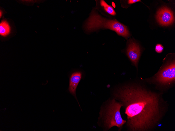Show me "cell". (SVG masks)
Masks as SVG:
<instances>
[{
	"label": "cell",
	"instance_id": "cell-7",
	"mask_svg": "<svg viewBox=\"0 0 175 131\" xmlns=\"http://www.w3.org/2000/svg\"><path fill=\"white\" fill-rule=\"evenodd\" d=\"M82 76V72L80 71H75L70 75L68 88L69 92L77 100L76 94V90Z\"/></svg>",
	"mask_w": 175,
	"mask_h": 131
},
{
	"label": "cell",
	"instance_id": "cell-6",
	"mask_svg": "<svg viewBox=\"0 0 175 131\" xmlns=\"http://www.w3.org/2000/svg\"><path fill=\"white\" fill-rule=\"evenodd\" d=\"M127 52L128 57L137 68L140 54L139 45L133 40L130 39L128 42Z\"/></svg>",
	"mask_w": 175,
	"mask_h": 131
},
{
	"label": "cell",
	"instance_id": "cell-12",
	"mask_svg": "<svg viewBox=\"0 0 175 131\" xmlns=\"http://www.w3.org/2000/svg\"><path fill=\"white\" fill-rule=\"evenodd\" d=\"M112 5L113 6V7H114V8L115 7V4H114V2H112Z\"/></svg>",
	"mask_w": 175,
	"mask_h": 131
},
{
	"label": "cell",
	"instance_id": "cell-11",
	"mask_svg": "<svg viewBox=\"0 0 175 131\" xmlns=\"http://www.w3.org/2000/svg\"><path fill=\"white\" fill-rule=\"evenodd\" d=\"M140 0H129L128 1V4H132L136 2L140 1Z\"/></svg>",
	"mask_w": 175,
	"mask_h": 131
},
{
	"label": "cell",
	"instance_id": "cell-1",
	"mask_svg": "<svg viewBox=\"0 0 175 131\" xmlns=\"http://www.w3.org/2000/svg\"><path fill=\"white\" fill-rule=\"evenodd\" d=\"M161 95L139 84L119 88L114 95L125 109L130 130H152L159 124L167 110Z\"/></svg>",
	"mask_w": 175,
	"mask_h": 131
},
{
	"label": "cell",
	"instance_id": "cell-9",
	"mask_svg": "<svg viewBox=\"0 0 175 131\" xmlns=\"http://www.w3.org/2000/svg\"><path fill=\"white\" fill-rule=\"evenodd\" d=\"M100 4L101 6L103 7L105 11L108 13L112 15H116V13L113 7L108 4L104 0H100Z\"/></svg>",
	"mask_w": 175,
	"mask_h": 131
},
{
	"label": "cell",
	"instance_id": "cell-4",
	"mask_svg": "<svg viewBox=\"0 0 175 131\" xmlns=\"http://www.w3.org/2000/svg\"><path fill=\"white\" fill-rule=\"evenodd\" d=\"M151 81L159 87L165 88L174 83L175 61L167 62L153 77Z\"/></svg>",
	"mask_w": 175,
	"mask_h": 131
},
{
	"label": "cell",
	"instance_id": "cell-10",
	"mask_svg": "<svg viewBox=\"0 0 175 131\" xmlns=\"http://www.w3.org/2000/svg\"><path fill=\"white\" fill-rule=\"evenodd\" d=\"M163 50V46L160 44H157L155 47L156 51L157 53H161Z\"/></svg>",
	"mask_w": 175,
	"mask_h": 131
},
{
	"label": "cell",
	"instance_id": "cell-8",
	"mask_svg": "<svg viewBox=\"0 0 175 131\" xmlns=\"http://www.w3.org/2000/svg\"><path fill=\"white\" fill-rule=\"evenodd\" d=\"M10 27L8 22L6 21H2L0 24V34L5 36L10 33Z\"/></svg>",
	"mask_w": 175,
	"mask_h": 131
},
{
	"label": "cell",
	"instance_id": "cell-2",
	"mask_svg": "<svg viewBox=\"0 0 175 131\" xmlns=\"http://www.w3.org/2000/svg\"><path fill=\"white\" fill-rule=\"evenodd\" d=\"M85 28L88 32H91L101 29H108L115 31L119 35L126 39L130 36L127 26L115 19H108L102 17L93 9L86 20Z\"/></svg>",
	"mask_w": 175,
	"mask_h": 131
},
{
	"label": "cell",
	"instance_id": "cell-3",
	"mask_svg": "<svg viewBox=\"0 0 175 131\" xmlns=\"http://www.w3.org/2000/svg\"><path fill=\"white\" fill-rule=\"evenodd\" d=\"M122 104L115 99L112 100L105 109L104 114V124L108 129L114 126H116L121 129L123 125L126 123L123 120L120 112Z\"/></svg>",
	"mask_w": 175,
	"mask_h": 131
},
{
	"label": "cell",
	"instance_id": "cell-5",
	"mask_svg": "<svg viewBox=\"0 0 175 131\" xmlns=\"http://www.w3.org/2000/svg\"><path fill=\"white\" fill-rule=\"evenodd\" d=\"M156 18L159 24L163 26L170 25L173 23L174 21L173 12L165 6L158 9L156 13Z\"/></svg>",
	"mask_w": 175,
	"mask_h": 131
},
{
	"label": "cell",
	"instance_id": "cell-13",
	"mask_svg": "<svg viewBox=\"0 0 175 131\" xmlns=\"http://www.w3.org/2000/svg\"><path fill=\"white\" fill-rule=\"evenodd\" d=\"M1 11H0V17H1V14H2V13H1Z\"/></svg>",
	"mask_w": 175,
	"mask_h": 131
}]
</instances>
